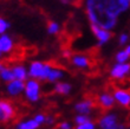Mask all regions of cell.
Here are the masks:
<instances>
[{"mask_svg":"<svg viewBox=\"0 0 130 129\" xmlns=\"http://www.w3.org/2000/svg\"><path fill=\"white\" fill-rule=\"evenodd\" d=\"M14 49V41L11 36L6 33L0 34V51L3 53H10Z\"/></svg>","mask_w":130,"mask_h":129,"instance_id":"10","label":"cell"},{"mask_svg":"<svg viewBox=\"0 0 130 129\" xmlns=\"http://www.w3.org/2000/svg\"><path fill=\"white\" fill-rule=\"evenodd\" d=\"M130 58V54L127 52V50L124 49V50H121L116 53L115 56V59H116L117 63H124V62H128Z\"/></svg>","mask_w":130,"mask_h":129,"instance_id":"19","label":"cell"},{"mask_svg":"<svg viewBox=\"0 0 130 129\" xmlns=\"http://www.w3.org/2000/svg\"><path fill=\"white\" fill-rule=\"evenodd\" d=\"M90 117L89 115H83V114H78V115L75 117V123L78 126V124H82V123L86 122V121H89Z\"/></svg>","mask_w":130,"mask_h":129,"instance_id":"23","label":"cell"},{"mask_svg":"<svg viewBox=\"0 0 130 129\" xmlns=\"http://www.w3.org/2000/svg\"><path fill=\"white\" fill-rule=\"evenodd\" d=\"M84 8L90 24L112 31L130 10V0H84Z\"/></svg>","mask_w":130,"mask_h":129,"instance_id":"1","label":"cell"},{"mask_svg":"<svg viewBox=\"0 0 130 129\" xmlns=\"http://www.w3.org/2000/svg\"><path fill=\"white\" fill-rule=\"evenodd\" d=\"M11 27V24L8 23V21L5 19V18L3 17H0V34H3L5 33L8 28Z\"/></svg>","mask_w":130,"mask_h":129,"instance_id":"21","label":"cell"},{"mask_svg":"<svg viewBox=\"0 0 130 129\" xmlns=\"http://www.w3.org/2000/svg\"><path fill=\"white\" fill-rule=\"evenodd\" d=\"M115 102H116V101L113 98V95H111L109 92H103V94H101V95L98 96V103L103 109L112 108Z\"/></svg>","mask_w":130,"mask_h":129,"instance_id":"13","label":"cell"},{"mask_svg":"<svg viewBox=\"0 0 130 129\" xmlns=\"http://www.w3.org/2000/svg\"><path fill=\"white\" fill-rule=\"evenodd\" d=\"M125 50H127V52L130 54V44H128V45H127V48H125Z\"/></svg>","mask_w":130,"mask_h":129,"instance_id":"30","label":"cell"},{"mask_svg":"<svg viewBox=\"0 0 130 129\" xmlns=\"http://www.w3.org/2000/svg\"><path fill=\"white\" fill-rule=\"evenodd\" d=\"M39 127H40V124L34 119H32V120H27V121H23V122L18 123L15 126V128L17 129H38Z\"/></svg>","mask_w":130,"mask_h":129,"instance_id":"17","label":"cell"},{"mask_svg":"<svg viewBox=\"0 0 130 129\" xmlns=\"http://www.w3.org/2000/svg\"><path fill=\"white\" fill-rule=\"evenodd\" d=\"M112 95L115 101L120 105L125 107V108L130 107V91L124 90V89H116Z\"/></svg>","mask_w":130,"mask_h":129,"instance_id":"9","label":"cell"},{"mask_svg":"<svg viewBox=\"0 0 130 129\" xmlns=\"http://www.w3.org/2000/svg\"><path fill=\"white\" fill-rule=\"evenodd\" d=\"M4 68H5V65H4L3 63H0V71H1V70H3Z\"/></svg>","mask_w":130,"mask_h":129,"instance_id":"31","label":"cell"},{"mask_svg":"<svg viewBox=\"0 0 130 129\" xmlns=\"http://www.w3.org/2000/svg\"><path fill=\"white\" fill-rule=\"evenodd\" d=\"M45 123L48 124V126H53V124H55V117H53V116H46Z\"/></svg>","mask_w":130,"mask_h":129,"instance_id":"27","label":"cell"},{"mask_svg":"<svg viewBox=\"0 0 130 129\" xmlns=\"http://www.w3.org/2000/svg\"><path fill=\"white\" fill-rule=\"evenodd\" d=\"M95 128H96V124H95V122H92L91 120H89V121H86V122L77 126V129H95Z\"/></svg>","mask_w":130,"mask_h":129,"instance_id":"22","label":"cell"},{"mask_svg":"<svg viewBox=\"0 0 130 129\" xmlns=\"http://www.w3.org/2000/svg\"><path fill=\"white\" fill-rule=\"evenodd\" d=\"M128 41H129V34H127V33L120 34V37H118V43H120V45H125Z\"/></svg>","mask_w":130,"mask_h":129,"instance_id":"24","label":"cell"},{"mask_svg":"<svg viewBox=\"0 0 130 129\" xmlns=\"http://www.w3.org/2000/svg\"><path fill=\"white\" fill-rule=\"evenodd\" d=\"M1 57H3V52L0 51V59H1Z\"/></svg>","mask_w":130,"mask_h":129,"instance_id":"32","label":"cell"},{"mask_svg":"<svg viewBox=\"0 0 130 129\" xmlns=\"http://www.w3.org/2000/svg\"><path fill=\"white\" fill-rule=\"evenodd\" d=\"M60 1H62V4H65V5H66V4H70L72 1V0H60Z\"/></svg>","mask_w":130,"mask_h":129,"instance_id":"29","label":"cell"},{"mask_svg":"<svg viewBox=\"0 0 130 129\" xmlns=\"http://www.w3.org/2000/svg\"><path fill=\"white\" fill-rule=\"evenodd\" d=\"M51 68L52 65L48 64V63H43V62L36 61V62H32L30 64L27 72H28V76L31 78L38 79V81H46Z\"/></svg>","mask_w":130,"mask_h":129,"instance_id":"2","label":"cell"},{"mask_svg":"<svg viewBox=\"0 0 130 129\" xmlns=\"http://www.w3.org/2000/svg\"><path fill=\"white\" fill-rule=\"evenodd\" d=\"M25 97L28 102L36 103L40 98V83L38 79H28L25 83V89H24Z\"/></svg>","mask_w":130,"mask_h":129,"instance_id":"3","label":"cell"},{"mask_svg":"<svg viewBox=\"0 0 130 129\" xmlns=\"http://www.w3.org/2000/svg\"><path fill=\"white\" fill-rule=\"evenodd\" d=\"M60 30V26H59L58 23L56 21H48L47 24V32L50 34H57Z\"/></svg>","mask_w":130,"mask_h":129,"instance_id":"20","label":"cell"},{"mask_svg":"<svg viewBox=\"0 0 130 129\" xmlns=\"http://www.w3.org/2000/svg\"><path fill=\"white\" fill-rule=\"evenodd\" d=\"M98 126L102 129H123V124H118L116 114H106L102 116L98 121Z\"/></svg>","mask_w":130,"mask_h":129,"instance_id":"6","label":"cell"},{"mask_svg":"<svg viewBox=\"0 0 130 129\" xmlns=\"http://www.w3.org/2000/svg\"><path fill=\"white\" fill-rule=\"evenodd\" d=\"M93 108V102L91 99H84L82 102H78L75 104V110L78 114H83V115H89L92 111Z\"/></svg>","mask_w":130,"mask_h":129,"instance_id":"12","label":"cell"},{"mask_svg":"<svg viewBox=\"0 0 130 129\" xmlns=\"http://www.w3.org/2000/svg\"><path fill=\"white\" fill-rule=\"evenodd\" d=\"M71 63L73 66L78 69H88L91 65L89 57H86L84 54H73L71 57Z\"/></svg>","mask_w":130,"mask_h":129,"instance_id":"11","label":"cell"},{"mask_svg":"<svg viewBox=\"0 0 130 129\" xmlns=\"http://www.w3.org/2000/svg\"><path fill=\"white\" fill-rule=\"evenodd\" d=\"M12 70H13L14 77L17 79H21V81H26L27 79L28 72L24 65H15V66L12 68Z\"/></svg>","mask_w":130,"mask_h":129,"instance_id":"16","label":"cell"},{"mask_svg":"<svg viewBox=\"0 0 130 129\" xmlns=\"http://www.w3.org/2000/svg\"><path fill=\"white\" fill-rule=\"evenodd\" d=\"M14 74H13V70L12 69H10V68H5L0 71V79L3 82H6V83H8V82H11V81H13L14 79Z\"/></svg>","mask_w":130,"mask_h":129,"instance_id":"18","label":"cell"},{"mask_svg":"<svg viewBox=\"0 0 130 129\" xmlns=\"http://www.w3.org/2000/svg\"><path fill=\"white\" fill-rule=\"evenodd\" d=\"M72 91V85L68 82H57L55 85V92H57L58 95L66 96Z\"/></svg>","mask_w":130,"mask_h":129,"instance_id":"14","label":"cell"},{"mask_svg":"<svg viewBox=\"0 0 130 129\" xmlns=\"http://www.w3.org/2000/svg\"><path fill=\"white\" fill-rule=\"evenodd\" d=\"M63 57H65V58H71L72 54H71V52H70V50H64V52H63Z\"/></svg>","mask_w":130,"mask_h":129,"instance_id":"28","label":"cell"},{"mask_svg":"<svg viewBox=\"0 0 130 129\" xmlns=\"http://www.w3.org/2000/svg\"><path fill=\"white\" fill-rule=\"evenodd\" d=\"M130 75V63L124 62V63H116L112 65V68L110 70V76L113 79H123Z\"/></svg>","mask_w":130,"mask_h":129,"instance_id":"5","label":"cell"},{"mask_svg":"<svg viewBox=\"0 0 130 129\" xmlns=\"http://www.w3.org/2000/svg\"><path fill=\"white\" fill-rule=\"evenodd\" d=\"M34 120L41 126V124H44L45 121H46V116H45L44 114H37V115L34 116Z\"/></svg>","mask_w":130,"mask_h":129,"instance_id":"25","label":"cell"},{"mask_svg":"<svg viewBox=\"0 0 130 129\" xmlns=\"http://www.w3.org/2000/svg\"><path fill=\"white\" fill-rule=\"evenodd\" d=\"M58 128L59 129H71L72 126L70 122H62L58 124Z\"/></svg>","mask_w":130,"mask_h":129,"instance_id":"26","label":"cell"},{"mask_svg":"<svg viewBox=\"0 0 130 129\" xmlns=\"http://www.w3.org/2000/svg\"><path fill=\"white\" fill-rule=\"evenodd\" d=\"M24 89H25V81L17 79V78H14L13 81L8 82L6 85V91L10 96L20 95L21 92H24Z\"/></svg>","mask_w":130,"mask_h":129,"instance_id":"8","label":"cell"},{"mask_svg":"<svg viewBox=\"0 0 130 129\" xmlns=\"http://www.w3.org/2000/svg\"><path fill=\"white\" fill-rule=\"evenodd\" d=\"M90 27H91V31H92L93 36L98 40V44H97L98 46H102V45L106 44L111 39V37H112V33L109 30L102 28V27L97 26V25H93V24H90Z\"/></svg>","mask_w":130,"mask_h":129,"instance_id":"7","label":"cell"},{"mask_svg":"<svg viewBox=\"0 0 130 129\" xmlns=\"http://www.w3.org/2000/svg\"><path fill=\"white\" fill-rule=\"evenodd\" d=\"M63 77H64V72L62 71V69L52 66L51 70H50V72H48L46 81L52 82V83H56V82H58L59 79H62Z\"/></svg>","mask_w":130,"mask_h":129,"instance_id":"15","label":"cell"},{"mask_svg":"<svg viewBox=\"0 0 130 129\" xmlns=\"http://www.w3.org/2000/svg\"><path fill=\"white\" fill-rule=\"evenodd\" d=\"M15 115V110H14L13 104L10 101L6 99H0V122L7 123Z\"/></svg>","mask_w":130,"mask_h":129,"instance_id":"4","label":"cell"}]
</instances>
